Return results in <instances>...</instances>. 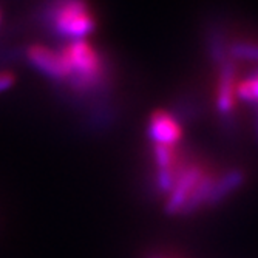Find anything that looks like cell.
Instances as JSON below:
<instances>
[{
  "label": "cell",
  "mask_w": 258,
  "mask_h": 258,
  "mask_svg": "<svg viewBox=\"0 0 258 258\" xmlns=\"http://www.w3.org/2000/svg\"><path fill=\"white\" fill-rule=\"evenodd\" d=\"M233 54L241 59L258 60V43H250V42L237 43L233 46Z\"/></svg>",
  "instance_id": "cell-10"
},
{
  "label": "cell",
  "mask_w": 258,
  "mask_h": 258,
  "mask_svg": "<svg viewBox=\"0 0 258 258\" xmlns=\"http://www.w3.org/2000/svg\"><path fill=\"white\" fill-rule=\"evenodd\" d=\"M28 62L45 76L54 81L70 79V67L60 51L51 50L45 45H31L27 50Z\"/></svg>",
  "instance_id": "cell-3"
},
{
  "label": "cell",
  "mask_w": 258,
  "mask_h": 258,
  "mask_svg": "<svg viewBox=\"0 0 258 258\" xmlns=\"http://www.w3.org/2000/svg\"><path fill=\"white\" fill-rule=\"evenodd\" d=\"M0 17H2V14H0Z\"/></svg>",
  "instance_id": "cell-13"
},
{
  "label": "cell",
  "mask_w": 258,
  "mask_h": 258,
  "mask_svg": "<svg viewBox=\"0 0 258 258\" xmlns=\"http://www.w3.org/2000/svg\"><path fill=\"white\" fill-rule=\"evenodd\" d=\"M54 33L70 40H82L96 28L87 0H56L50 11Z\"/></svg>",
  "instance_id": "cell-1"
},
{
  "label": "cell",
  "mask_w": 258,
  "mask_h": 258,
  "mask_svg": "<svg viewBox=\"0 0 258 258\" xmlns=\"http://www.w3.org/2000/svg\"><path fill=\"white\" fill-rule=\"evenodd\" d=\"M68 67L70 79L79 88H90L101 82L104 62L99 51L85 39L72 40L60 50Z\"/></svg>",
  "instance_id": "cell-2"
},
{
  "label": "cell",
  "mask_w": 258,
  "mask_h": 258,
  "mask_svg": "<svg viewBox=\"0 0 258 258\" xmlns=\"http://www.w3.org/2000/svg\"><path fill=\"white\" fill-rule=\"evenodd\" d=\"M235 65L232 62H224L221 76L218 82L217 93V105L221 114H229L235 107L237 99V78H235Z\"/></svg>",
  "instance_id": "cell-6"
},
{
  "label": "cell",
  "mask_w": 258,
  "mask_h": 258,
  "mask_svg": "<svg viewBox=\"0 0 258 258\" xmlns=\"http://www.w3.org/2000/svg\"><path fill=\"white\" fill-rule=\"evenodd\" d=\"M243 182H244V173L238 169L229 170L224 175L217 176L212 190H210L209 200H207V206L220 204L221 201H224V198H227L230 194L235 192Z\"/></svg>",
  "instance_id": "cell-7"
},
{
  "label": "cell",
  "mask_w": 258,
  "mask_h": 258,
  "mask_svg": "<svg viewBox=\"0 0 258 258\" xmlns=\"http://www.w3.org/2000/svg\"><path fill=\"white\" fill-rule=\"evenodd\" d=\"M149 135L153 144L175 146L181 139V127L178 121L166 111H155L150 118Z\"/></svg>",
  "instance_id": "cell-5"
},
{
  "label": "cell",
  "mask_w": 258,
  "mask_h": 258,
  "mask_svg": "<svg viewBox=\"0 0 258 258\" xmlns=\"http://www.w3.org/2000/svg\"><path fill=\"white\" fill-rule=\"evenodd\" d=\"M150 258H164V256H150Z\"/></svg>",
  "instance_id": "cell-12"
},
{
  "label": "cell",
  "mask_w": 258,
  "mask_h": 258,
  "mask_svg": "<svg viewBox=\"0 0 258 258\" xmlns=\"http://www.w3.org/2000/svg\"><path fill=\"white\" fill-rule=\"evenodd\" d=\"M14 81H16V78H14L13 73H10V72H0V93L8 90L10 87H13Z\"/></svg>",
  "instance_id": "cell-11"
},
{
  "label": "cell",
  "mask_w": 258,
  "mask_h": 258,
  "mask_svg": "<svg viewBox=\"0 0 258 258\" xmlns=\"http://www.w3.org/2000/svg\"><path fill=\"white\" fill-rule=\"evenodd\" d=\"M237 96L246 102L258 104V73L237 85Z\"/></svg>",
  "instance_id": "cell-9"
},
{
  "label": "cell",
  "mask_w": 258,
  "mask_h": 258,
  "mask_svg": "<svg viewBox=\"0 0 258 258\" xmlns=\"http://www.w3.org/2000/svg\"><path fill=\"white\" fill-rule=\"evenodd\" d=\"M153 158L158 166V170L178 169V155L175 146L153 144Z\"/></svg>",
  "instance_id": "cell-8"
},
{
  "label": "cell",
  "mask_w": 258,
  "mask_h": 258,
  "mask_svg": "<svg viewBox=\"0 0 258 258\" xmlns=\"http://www.w3.org/2000/svg\"><path fill=\"white\" fill-rule=\"evenodd\" d=\"M206 175L204 169L198 164H190L185 169L179 170L178 178L175 181L173 189L169 194V198L166 201V210L167 214H181L182 209L187 203V200L190 198L194 190L197 189V185Z\"/></svg>",
  "instance_id": "cell-4"
}]
</instances>
